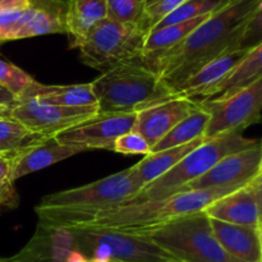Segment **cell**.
Instances as JSON below:
<instances>
[{"instance_id":"6da1fadb","label":"cell","mask_w":262,"mask_h":262,"mask_svg":"<svg viewBox=\"0 0 262 262\" xmlns=\"http://www.w3.org/2000/svg\"><path fill=\"white\" fill-rule=\"evenodd\" d=\"M261 4L262 0H233L224 9L210 15L176 48L141 60L154 69L176 95L181 84L202 66L233 51Z\"/></svg>"},{"instance_id":"7a4b0ae2","label":"cell","mask_w":262,"mask_h":262,"mask_svg":"<svg viewBox=\"0 0 262 262\" xmlns=\"http://www.w3.org/2000/svg\"><path fill=\"white\" fill-rule=\"evenodd\" d=\"M143 184L133 166L82 187L46 194L35 207L38 224L58 228L83 227L105 210L127 204Z\"/></svg>"},{"instance_id":"3957f363","label":"cell","mask_w":262,"mask_h":262,"mask_svg":"<svg viewBox=\"0 0 262 262\" xmlns=\"http://www.w3.org/2000/svg\"><path fill=\"white\" fill-rule=\"evenodd\" d=\"M99 114H129L177 97L143 61L120 64L91 82Z\"/></svg>"},{"instance_id":"277c9868","label":"cell","mask_w":262,"mask_h":262,"mask_svg":"<svg viewBox=\"0 0 262 262\" xmlns=\"http://www.w3.org/2000/svg\"><path fill=\"white\" fill-rule=\"evenodd\" d=\"M242 187L191 189L174 193L164 199L151 200L140 204H125L105 210L96 215L84 228H102L129 232L158 227L169 222L201 212L222 197L233 193Z\"/></svg>"},{"instance_id":"5b68a950","label":"cell","mask_w":262,"mask_h":262,"mask_svg":"<svg viewBox=\"0 0 262 262\" xmlns=\"http://www.w3.org/2000/svg\"><path fill=\"white\" fill-rule=\"evenodd\" d=\"M260 143L261 141L258 140L243 137L241 132L225 133L217 137L205 138L201 145L191 151L173 169L155 182L143 187L127 204H140L183 192L189 183L205 176L225 156L250 150Z\"/></svg>"},{"instance_id":"8992f818","label":"cell","mask_w":262,"mask_h":262,"mask_svg":"<svg viewBox=\"0 0 262 262\" xmlns=\"http://www.w3.org/2000/svg\"><path fill=\"white\" fill-rule=\"evenodd\" d=\"M129 233L143 235L178 262H241L220 246L204 211Z\"/></svg>"},{"instance_id":"52a82bcc","label":"cell","mask_w":262,"mask_h":262,"mask_svg":"<svg viewBox=\"0 0 262 262\" xmlns=\"http://www.w3.org/2000/svg\"><path fill=\"white\" fill-rule=\"evenodd\" d=\"M147 31L105 18L78 46L82 63L102 73L114 67L142 59Z\"/></svg>"},{"instance_id":"ba28073f","label":"cell","mask_w":262,"mask_h":262,"mask_svg":"<svg viewBox=\"0 0 262 262\" xmlns=\"http://www.w3.org/2000/svg\"><path fill=\"white\" fill-rule=\"evenodd\" d=\"M76 250L89 260L112 258L120 262H178L154 245L150 239L136 233L102 228H69Z\"/></svg>"},{"instance_id":"9c48e42d","label":"cell","mask_w":262,"mask_h":262,"mask_svg":"<svg viewBox=\"0 0 262 262\" xmlns=\"http://www.w3.org/2000/svg\"><path fill=\"white\" fill-rule=\"evenodd\" d=\"M209 112L205 138L241 132L258 123L262 115V77L223 100L199 101Z\"/></svg>"},{"instance_id":"30bf717a","label":"cell","mask_w":262,"mask_h":262,"mask_svg":"<svg viewBox=\"0 0 262 262\" xmlns=\"http://www.w3.org/2000/svg\"><path fill=\"white\" fill-rule=\"evenodd\" d=\"M66 2L33 0L26 9L0 13V46L49 33H66Z\"/></svg>"},{"instance_id":"8fae6325","label":"cell","mask_w":262,"mask_h":262,"mask_svg":"<svg viewBox=\"0 0 262 262\" xmlns=\"http://www.w3.org/2000/svg\"><path fill=\"white\" fill-rule=\"evenodd\" d=\"M97 114V106L68 107L42 104L36 100H22L10 107L9 118L20 123L31 133L42 137H55Z\"/></svg>"},{"instance_id":"7c38bea8","label":"cell","mask_w":262,"mask_h":262,"mask_svg":"<svg viewBox=\"0 0 262 262\" xmlns=\"http://www.w3.org/2000/svg\"><path fill=\"white\" fill-rule=\"evenodd\" d=\"M137 113L129 114H97L92 119L81 123L55 136L56 140L82 150L114 151L115 141L135 128Z\"/></svg>"},{"instance_id":"4fadbf2b","label":"cell","mask_w":262,"mask_h":262,"mask_svg":"<svg viewBox=\"0 0 262 262\" xmlns=\"http://www.w3.org/2000/svg\"><path fill=\"white\" fill-rule=\"evenodd\" d=\"M260 159L261 143L250 150L225 156L205 176L189 183L184 191L247 186L258 174Z\"/></svg>"},{"instance_id":"5bb4252c","label":"cell","mask_w":262,"mask_h":262,"mask_svg":"<svg viewBox=\"0 0 262 262\" xmlns=\"http://www.w3.org/2000/svg\"><path fill=\"white\" fill-rule=\"evenodd\" d=\"M200 106L197 100L186 97H174L168 101L160 102L148 109L138 112L133 129L143 136L151 150L163 137H165L171 128L176 127L187 115Z\"/></svg>"},{"instance_id":"9a60e30c","label":"cell","mask_w":262,"mask_h":262,"mask_svg":"<svg viewBox=\"0 0 262 262\" xmlns=\"http://www.w3.org/2000/svg\"><path fill=\"white\" fill-rule=\"evenodd\" d=\"M76 250L71 230L38 224L27 245L7 262H67Z\"/></svg>"},{"instance_id":"2e32d148","label":"cell","mask_w":262,"mask_h":262,"mask_svg":"<svg viewBox=\"0 0 262 262\" xmlns=\"http://www.w3.org/2000/svg\"><path fill=\"white\" fill-rule=\"evenodd\" d=\"M81 152L86 151L81 147L59 142L55 137H41L9 156L12 179L15 182L18 178L42 170Z\"/></svg>"},{"instance_id":"e0dca14e","label":"cell","mask_w":262,"mask_h":262,"mask_svg":"<svg viewBox=\"0 0 262 262\" xmlns=\"http://www.w3.org/2000/svg\"><path fill=\"white\" fill-rule=\"evenodd\" d=\"M247 53L248 51L245 50L228 51L202 66L181 84L176 92L177 97H186L197 101L210 99L217 86L232 73Z\"/></svg>"},{"instance_id":"ac0fdd59","label":"cell","mask_w":262,"mask_h":262,"mask_svg":"<svg viewBox=\"0 0 262 262\" xmlns=\"http://www.w3.org/2000/svg\"><path fill=\"white\" fill-rule=\"evenodd\" d=\"M210 219L220 220L229 224L257 228L260 224L257 202L248 186L222 197L204 210Z\"/></svg>"},{"instance_id":"d6986e66","label":"cell","mask_w":262,"mask_h":262,"mask_svg":"<svg viewBox=\"0 0 262 262\" xmlns=\"http://www.w3.org/2000/svg\"><path fill=\"white\" fill-rule=\"evenodd\" d=\"M212 233L223 248L241 262H262L257 228L210 219Z\"/></svg>"},{"instance_id":"ffe728a7","label":"cell","mask_w":262,"mask_h":262,"mask_svg":"<svg viewBox=\"0 0 262 262\" xmlns=\"http://www.w3.org/2000/svg\"><path fill=\"white\" fill-rule=\"evenodd\" d=\"M105 18L106 0H67L64 20L71 48L78 49L92 28Z\"/></svg>"},{"instance_id":"44dd1931","label":"cell","mask_w":262,"mask_h":262,"mask_svg":"<svg viewBox=\"0 0 262 262\" xmlns=\"http://www.w3.org/2000/svg\"><path fill=\"white\" fill-rule=\"evenodd\" d=\"M22 100H36L42 104L68 107L97 106V100L91 83L46 86L36 81L32 87L17 101H22Z\"/></svg>"},{"instance_id":"7402d4cb","label":"cell","mask_w":262,"mask_h":262,"mask_svg":"<svg viewBox=\"0 0 262 262\" xmlns=\"http://www.w3.org/2000/svg\"><path fill=\"white\" fill-rule=\"evenodd\" d=\"M204 140L205 137L197 138L186 145L166 148V150L159 151V152H150L148 155H146L142 160L133 165V169L143 187L152 183L156 179L168 173L179 161L183 160L191 151L201 145Z\"/></svg>"},{"instance_id":"603a6c76","label":"cell","mask_w":262,"mask_h":262,"mask_svg":"<svg viewBox=\"0 0 262 262\" xmlns=\"http://www.w3.org/2000/svg\"><path fill=\"white\" fill-rule=\"evenodd\" d=\"M262 77V42L251 49L243 60L235 67L232 73L217 86L212 96L207 100L227 99L238 90L248 86ZM204 101V100H202Z\"/></svg>"},{"instance_id":"cb8c5ba5","label":"cell","mask_w":262,"mask_h":262,"mask_svg":"<svg viewBox=\"0 0 262 262\" xmlns=\"http://www.w3.org/2000/svg\"><path fill=\"white\" fill-rule=\"evenodd\" d=\"M209 17L210 15H202V17L193 18V19L186 20V22L176 23V25L148 31L147 36H146L145 46H143L142 59L151 58V56L176 48L182 41L186 40Z\"/></svg>"},{"instance_id":"d4e9b609","label":"cell","mask_w":262,"mask_h":262,"mask_svg":"<svg viewBox=\"0 0 262 262\" xmlns=\"http://www.w3.org/2000/svg\"><path fill=\"white\" fill-rule=\"evenodd\" d=\"M209 120V112L200 104V106L194 112L187 115L176 127L171 128L170 132L154 146L151 152H159V151L166 150V148L186 145L197 138L204 137Z\"/></svg>"},{"instance_id":"484cf974","label":"cell","mask_w":262,"mask_h":262,"mask_svg":"<svg viewBox=\"0 0 262 262\" xmlns=\"http://www.w3.org/2000/svg\"><path fill=\"white\" fill-rule=\"evenodd\" d=\"M232 2L233 0H187L178 9L164 18L152 30L176 25V23L186 22V20L202 17V15H212L224 9Z\"/></svg>"},{"instance_id":"4316f807","label":"cell","mask_w":262,"mask_h":262,"mask_svg":"<svg viewBox=\"0 0 262 262\" xmlns=\"http://www.w3.org/2000/svg\"><path fill=\"white\" fill-rule=\"evenodd\" d=\"M42 136L31 133L12 118L0 119V155L12 156L20 148L40 140Z\"/></svg>"},{"instance_id":"83f0119b","label":"cell","mask_w":262,"mask_h":262,"mask_svg":"<svg viewBox=\"0 0 262 262\" xmlns=\"http://www.w3.org/2000/svg\"><path fill=\"white\" fill-rule=\"evenodd\" d=\"M147 0H106L107 18L119 23L142 26Z\"/></svg>"},{"instance_id":"f1b7e54d","label":"cell","mask_w":262,"mask_h":262,"mask_svg":"<svg viewBox=\"0 0 262 262\" xmlns=\"http://www.w3.org/2000/svg\"><path fill=\"white\" fill-rule=\"evenodd\" d=\"M35 79L9 61L0 60V87L7 90L15 99H20L35 83Z\"/></svg>"},{"instance_id":"f546056e","label":"cell","mask_w":262,"mask_h":262,"mask_svg":"<svg viewBox=\"0 0 262 262\" xmlns=\"http://www.w3.org/2000/svg\"><path fill=\"white\" fill-rule=\"evenodd\" d=\"M18 205V194L10 173V158L0 155V209H13Z\"/></svg>"},{"instance_id":"4dcf8cb0","label":"cell","mask_w":262,"mask_h":262,"mask_svg":"<svg viewBox=\"0 0 262 262\" xmlns=\"http://www.w3.org/2000/svg\"><path fill=\"white\" fill-rule=\"evenodd\" d=\"M186 2L187 0H156L151 3L146 8L142 27L148 32Z\"/></svg>"},{"instance_id":"1f68e13d","label":"cell","mask_w":262,"mask_h":262,"mask_svg":"<svg viewBox=\"0 0 262 262\" xmlns=\"http://www.w3.org/2000/svg\"><path fill=\"white\" fill-rule=\"evenodd\" d=\"M262 42V4L255 12V14L250 18V20L246 25L245 31H243L242 36L239 40L235 43L234 49L235 50H245L250 51L258 43Z\"/></svg>"},{"instance_id":"d6a6232c","label":"cell","mask_w":262,"mask_h":262,"mask_svg":"<svg viewBox=\"0 0 262 262\" xmlns=\"http://www.w3.org/2000/svg\"><path fill=\"white\" fill-rule=\"evenodd\" d=\"M114 152L122 155H148L151 147L147 141L135 129L120 136L114 145Z\"/></svg>"},{"instance_id":"836d02e7","label":"cell","mask_w":262,"mask_h":262,"mask_svg":"<svg viewBox=\"0 0 262 262\" xmlns=\"http://www.w3.org/2000/svg\"><path fill=\"white\" fill-rule=\"evenodd\" d=\"M33 0H0V13L26 9L32 5Z\"/></svg>"},{"instance_id":"e575fe53","label":"cell","mask_w":262,"mask_h":262,"mask_svg":"<svg viewBox=\"0 0 262 262\" xmlns=\"http://www.w3.org/2000/svg\"><path fill=\"white\" fill-rule=\"evenodd\" d=\"M251 188V191L253 192V196H255L256 202H257L258 207V215H260V222L262 220V176H257L255 179L250 182L247 184Z\"/></svg>"},{"instance_id":"d590c367","label":"cell","mask_w":262,"mask_h":262,"mask_svg":"<svg viewBox=\"0 0 262 262\" xmlns=\"http://www.w3.org/2000/svg\"><path fill=\"white\" fill-rule=\"evenodd\" d=\"M17 102V99L10 92L0 87V105L3 106H13Z\"/></svg>"},{"instance_id":"8d00e7d4","label":"cell","mask_w":262,"mask_h":262,"mask_svg":"<svg viewBox=\"0 0 262 262\" xmlns=\"http://www.w3.org/2000/svg\"><path fill=\"white\" fill-rule=\"evenodd\" d=\"M67 262H90V260L84 257L82 253H79L78 251H74V252L71 253V256H69Z\"/></svg>"},{"instance_id":"74e56055","label":"cell","mask_w":262,"mask_h":262,"mask_svg":"<svg viewBox=\"0 0 262 262\" xmlns=\"http://www.w3.org/2000/svg\"><path fill=\"white\" fill-rule=\"evenodd\" d=\"M10 107L12 106H3V105H0V119L2 118H9Z\"/></svg>"},{"instance_id":"f35d334b","label":"cell","mask_w":262,"mask_h":262,"mask_svg":"<svg viewBox=\"0 0 262 262\" xmlns=\"http://www.w3.org/2000/svg\"><path fill=\"white\" fill-rule=\"evenodd\" d=\"M257 232H258V239H260V246H261V252H262V220L260 222L257 227Z\"/></svg>"},{"instance_id":"ab89813d","label":"cell","mask_w":262,"mask_h":262,"mask_svg":"<svg viewBox=\"0 0 262 262\" xmlns=\"http://www.w3.org/2000/svg\"><path fill=\"white\" fill-rule=\"evenodd\" d=\"M90 262H120V261L112 260V258H105V260H99V258H94V260H90Z\"/></svg>"},{"instance_id":"60d3db41","label":"cell","mask_w":262,"mask_h":262,"mask_svg":"<svg viewBox=\"0 0 262 262\" xmlns=\"http://www.w3.org/2000/svg\"><path fill=\"white\" fill-rule=\"evenodd\" d=\"M257 176H262V141H261V159H260V169H258ZM256 176V177H257Z\"/></svg>"},{"instance_id":"b9f144b4","label":"cell","mask_w":262,"mask_h":262,"mask_svg":"<svg viewBox=\"0 0 262 262\" xmlns=\"http://www.w3.org/2000/svg\"><path fill=\"white\" fill-rule=\"evenodd\" d=\"M154 2H156V0H147V5L151 4V3H154Z\"/></svg>"},{"instance_id":"7bdbcfd3","label":"cell","mask_w":262,"mask_h":262,"mask_svg":"<svg viewBox=\"0 0 262 262\" xmlns=\"http://www.w3.org/2000/svg\"><path fill=\"white\" fill-rule=\"evenodd\" d=\"M0 262H7V260H5V258H3V257H0Z\"/></svg>"},{"instance_id":"ee69618b","label":"cell","mask_w":262,"mask_h":262,"mask_svg":"<svg viewBox=\"0 0 262 262\" xmlns=\"http://www.w3.org/2000/svg\"><path fill=\"white\" fill-rule=\"evenodd\" d=\"M258 122L262 123V115H261V117H260V120H258Z\"/></svg>"}]
</instances>
